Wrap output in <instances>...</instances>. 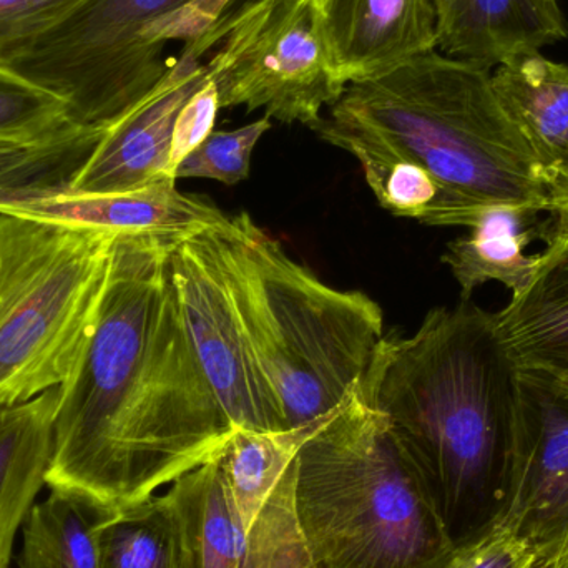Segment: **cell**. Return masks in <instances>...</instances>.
<instances>
[{
  "instance_id": "obj_1",
  "label": "cell",
  "mask_w": 568,
  "mask_h": 568,
  "mask_svg": "<svg viewBox=\"0 0 568 568\" xmlns=\"http://www.w3.org/2000/svg\"><path fill=\"white\" fill-rule=\"evenodd\" d=\"M179 239L116 235L92 329L59 389L49 489L122 509L225 449L233 424L196 359L173 280Z\"/></svg>"
},
{
  "instance_id": "obj_2",
  "label": "cell",
  "mask_w": 568,
  "mask_h": 568,
  "mask_svg": "<svg viewBox=\"0 0 568 568\" xmlns=\"http://www.w3.org/2000/svg\"><path fill=\"white\" fill-rule=\"evenodd\" d=\"M359 386L423 476L454 544L497 520L519 369L494 313L469 300L429 311L413 336L381 339Z\"/></svg>"
},
{
  "instance_id": "obj_3",
  "label": "cell",
  "mask_w": 568,
  "mask_h": 568,
  "mask_svg": "<svg viewBox=\"0 0 568 568\" xmlns=\"http://www.w3.org/2000/svg\"><path fill=\"white\" fill-rule=\"evenodd\" d=\"M294 510L311 568H436L439 509L359 381L297 453Z\"/></svg>"
},
{
  "instance_id": "obj_4",
  "label": "cell",
  "mask_w": 568,
  "mask_h": 568,
  "mask_svg": "<svg viewBox=\"0 0 568 568\" xmlns=\"http://www.w3.org/2000/svg\"><path fill=\"white\" fill-rule=\"evenodd\" d=\"M206 236L287 429L316 423L369 367L384 337L379 304L321 282L248 213Z\"/></svg>"
},
{
  "instance_id": "obj_5",
  "label": "cell",
  "mask_w": 568,
  "mask_h": 568,
  "mask_svg": "<svg viewBox=\"0 0 568 568\" xmlns=\"http://www.w3.org/2000/svg\"><path fill=\"white\" fill-rule=\"evenodd\" d=\"M329 116L424 166L466 205L547 210L549 186L489 70L433 50L381 79L347 85Z\"/></svg>"
},
{
  "instance_id": "obj_6",
  "label": "cell",
  "mask_w": 568,
  "mask_h": 568,
  "mask_svg": "<svg viewBox=\"0 0 568 568\" xmlns=\"http://www.w3.org/2000/svg\"><path fill=\"white\" fill-rule=\"evenodd\" d=\"M115 239L0 213V406L60 389L72 376Z\"/></svg>"
},
{
  "instance_id": "obj_7",
  "label": "cell",
  "mask_w": 568,
  "mask_h": 568,
  "mask_svg": "<svg viewBox=\"0 0 568 568\" xmlns=\"http://www.w3.org/2000/svg\"><path fill=\"white\" fill-rule=\"evenodd\" d=\"M193 0H87L2 67L69 102L82 125L109 126L166 75L159 29Z\"/></svg>"
},
{
  "instance_id": "obj_8",
  "label": "cell",
  "mask_w": 568,
  "mask_h": 568,
  "mask_svg": "<svg viewBox=\"0 0 568 568\" xmlns=\"http://www.w3.org/2000/svg\"><path fill=\"white\" fill-rule=\"evenodd\" d=\"M219 42L206 70L222 109H265L272 119L311 129L321 109L346 90L334 72L314 0H255L183 47L202 59Z\"/></svg>"
},
{
  "instance_id": "obj_9",
  "label": "cell",
  "mask_w": 568,
  "mask_h": 568,
  "mask_svg": "<svg viewBox=\"0 0 568 568\" xmlns=\"http://www.w3.org/2000/svg\"><path fill=\"white\" fill-rule=\"evenodd\" d=\"M172 272L196 359L230 423L287 430L282 404L246 339L206 230L179 239Z\"/></svg>"
},
{
  "instance_id": "obj_10",
  "label": "cell",
  "mask_w": 568,
  "mask_h": 568,
  "mask_svg": "<svg viewBox=\"0 0 568 568\" xmlns=\"http://www.w3.org/2000/svg\"><path fill=\"white\" fill-rule=\"evenodd\" d=\"M499 523L523 537L536 568H568V387L519 371V413Z\"/></svg>"
},
{
  "instance_id": "obj_11",
  "label": "cell",
  "mask_w": 568,
  "mask_h": 568,
  "mask_svg": "<svg viewBox=\"0 0 568 568\" xmlns=\"http://www.w3.org/2000/svg\"><path fill=\"white\" fill-rule=\"evenodd\" d=\"M210 79L200 57L183 47L159 85L106 126L67 185L77 192L122 193L176 183L170 166L180 110Z\"/></svg>"
},
{
  "instance_id": "obj_12",
  "label": "cell",
  "mask_w": 568,
  "mask_h": 568,
  "mask_svg": "<svg viewBox=\"0 0 568 568\" xmlns=\"http://www.w3.org/2000/svg\"><path fill=\"white\" fill-rule=\"evenodd\" d=\"M2 215L116 233L190 236L229 222L215 203L183 195L176 183L122 193L77 192L69 185L0 195Z\"/></svg>"
},
{
  "instance_id": "obj_13",
  "label": "cell",
  "mask_w": 568,
  "mask_h": 568,
  "mask_svg": "<svg viewBox=\"0 0 568 568\" xmlns=\"http://www.w3.org/2000/svg\"><path fill=\"white\" fill-rule=\"evenodd\" d=\"M334 72L344 85L396 72L437 47L433 0H314Z\"/></svg>"
},
{
  "instance_id": "obj_14",
  "label": "cell",
  "mask_w": 568,
  "mask_h": 568,
  "mask_svg": "<svg viewBox=\"0 0 568 568\" xmlns=\"http://www.w3.org/2000/svg\"><path fill=\"white\" fill-rule=\"evenodd\" d=\"M444 55L490 70L568 36L557 0H433Z\"/></svg>"
},
{
  "instance_id": "obj_15",
  "label": "cell",
  "mask_w": 568,
  "mask_h": 568,
  "mask_svg": "<svg viewBox=\"0 0 568 568\" xmlns=\"http://www.w3.org/2000/svg\"><path fill=\"white\" fill-rule=\"evenodd\" d=\"M490 79L549 190L568 185V67L524 52L500 63Z\"/></svg>"
},
{
  "instance_id": "obj_16",
  "label": "cell",
  "mask_w": 568,
  "mask_h": 568,
  "mask_svg": "<svg viewBox=\"0 0 568 568\" xmlns=\"http://www.w3.org/2000/svg\"><path fill=\"white\" fill-rule=\"evenodd\" d=\"M311 130L356 156L377 202L393 215L429 226H469L484 209L460 202L424 166L351 123L321 116Z\"/></svg>"
},
{
  "instance_id": "obj_17",
  "label": "cell",
  "mask_w": 568,
  "mask_h": 568,
  "mask_svg": "<svg viewBox=\"0 0 568 568\" xmlns=\"http://www.w3.org/2000/svg\"><path fill=\"white\" fill-rule=\"evenodd\" d=\"M494 317L517 369L568 387V240L547 245L534 278Z\"/></svg>"
},
{
  "instance_id": "obj_18",
  "label": "cell",
  "mask_w": 568,
  "mask_h": 568,
  "mask_svg": "<svg viewBox=\"0 0 568 568\" xmlns=\"http://www.w3.org/2000/svg\"><path fill=\"white\" fill-rule=\"evenodd\" d=\"M60 390L0 406V568H10L17 534L45 486Z\"/></svg>"
},
{
  "instance_id": "obj_19",
  "label": "cell",
  "mask_w": 568,
  "mask_h": 568,
  "mask_svg": "<svg viewBox=\"0 0 568 568\" xmlns=\"http://www.w3.org/2000/svg\"><path fill=\"white\" fill-rule=\"evenodd\" d=\"M539 213L517 206H484L470 223V233L447 245L443 263L449 266L467 301L487 282L506 284L513 293L526 287L536 275L542 253L529 256L524 250L539 239Z\"/></svg>"
},
{
  "instance_id": "obj_20",
  "label": "cell",
  "mask_w": 568,
  "mask_h": 568,
  "mask_svg": "<svg viewBox=\"0 0 568 568\" xmlns=\"http://www.w3.org/2000/svg\"><path fill=\"white\" fill-rule=\"evenodd\" d=\"M185 568H248V542L220 456L170 486Z\"/></svg>"
},
{
  "instance_id": "obj_21",
  "label": "cell",
  "mask_w": 568,
  "mask_h": 568,
  "mask_svg": "<svg viewBox=\"0 0 568 568\" xmlns=\"http://www.w3.org/2000/svg\"><path fill=\"white\" fill-rule=\"evenodd\" d=\"M329 414L297 429L253 430L233 427L220 460L246 542L256 520L293 476L297 453L304 440Z\"/></svg>"
},
{
  "instance_id": "obj_22",
  "label": "cell",
  "mask_w": 568,
  "mask_h": 568,
  "mask_svg": "<svg viewBox=\"0 0 568 568\" xmlns=\"http://www.w3.org/2000/svg\"><path fill=\"white\" fill-rule=\"evenodd\" d=\"M110 509L79 494L50 489L22 526L19 568H100L97 529Z\"/></svg>"
},
{
  "instance_id": "obj_23",
  "label": "cell",
  "mask_w": 568,
  "mask_h": 568,
  "mask_svg": "<svg viewBox=\"0 0 568 568\" xmlns=\"http://www.w3.org/2000/svg\"><path fill=\"white\" fill-rule=\"evenodd\" d=\"M100 568H185L179 520L170 497L109 510L97 529Z\"/></svg>"
},
{
  "instance_id": "obj_24",
  "label": "cell",
  "mask_w": 568,
  "mask_h": 568,
  "mask_svg": "<svg viewBox=\"0 0 568 568\" xmlns=\"http://www.w3.org/2000/svg\"><path fill=\"white\" fill-rule=\"evenodd\" d=\"M105 130L73 122L39 139H0V195L65 185Z\"/></svg>"
},
{
  "instance_id": "obj_25",
  "label": "cell",
  "mask_w": 568,
  "mask_h": 568,
  "mask_svg": "<svg viewBox=\"0 0 568 568\" xmlns=\"http://www.w3.org/2000/svg\"><path fill=\"white\" fill-rule=\"evenodd\" d=\"M73 122L65 99L0 65V139H39Z\"/></svg>"
},
{
  "instance_id": "obj_26",
  "label": "cell",
  "mask_w": 568,
  "mask_h": 568,
  "mask_svg": "<svg viewBox=\"0 0 568 568\" xmlns=\"http://www.w3.org/2000/svg\"><path fill=\"white\" fill-rule=\"evenodd\" d=\"M272 129L265 115L236 130H213L176 169V180L205 179L236 185L250 176L252 155L262 136Z\"/></svg>"
},
{
  "instance_id": "obj_27",
  "label": "cell",
  "mask_w": 568,
  "mask_h": 568,
  "mask_svg": "<svg viewBox=\"0 0 568 568\" xmlns=\"http://www.w3.org/2000/svg\"><path fill=\"white\" fill-rule=\"evenodd\" d=\"M87 0H0V65L65 22Z\"/></svg>"
},
{
  "instance_id": "obj_28",
  "label": "cell",
  "mask_w": 568,
  "mask_h": 568,
  "mask_svg": "<svg viewBox=\"0 0 568 568\" xmlns=\"http://www.w3.org/2000/svg\"><path fill=\"white\" fill-rule=\"evenodd\" d=\"M436 568H536L529 544L499 520L454 544Z\"/></svg>"
},
{
  "instance_id": "obj_29",
  "label": "cell",
  "mask_w": 568,
  "mask_h": 568,
  "mask_svg": "<svg viewBox=\"0 0 568 568\" xmlns=\"http://www.w3.org/2000/svg\"><path fill=\"white\" fill-rule=\"evenodd\" d=\"M220 106L219 92L212 79L206 80L205 85L193 93L192 99L180 110L179 119L173 129L172 156L170 166L176 179V169L180 163L202 145L203 140L215 130L216 116Z\"/></svg>"
},
{
  "instance_id": "obj_30",
  "label": "cell",
  "mask_w": 568,
  "mask_h": 568,
  "mask_svg": "<svg viewBox=\"0 0 568 568\" xmlns=\"http://www.w3.org/2000/svg\"><path fill=\"white\" fill-rule=\"evenodd\" d=\"M232 2L233 0H193L162 23L159 39L165 45L169 40L190 42L219 23Z\"/></svg>"
},
{
  "instance_id": "obj_31",
  "label": "cell",
  "mask_w": 568,
  "mask_h": 568,
  "mask_svg": "<svg viewBox=\"0 0 568 568\" xmlns=\"http://www.w3.org/2000/svg\"><path fill=\"white\" fill-rule=\"evenodd\" d=\"M546 213L549 219L539 223V240L547 245L568 240V185L550 190Z\"/></svg>"
}]
</instances>
